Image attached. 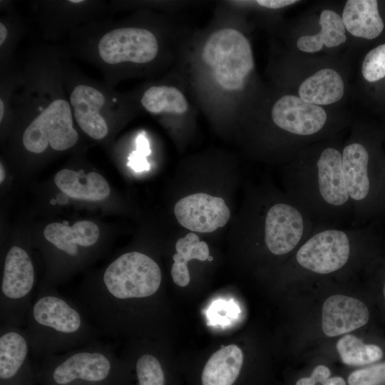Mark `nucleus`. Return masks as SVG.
Here are the masks:
<instances>
[{"label":"nucleus","instance_id":"obj_1","mask_svg":"<svg viewBox=\"0 0 385 385\" xmlns=\"http://www.w3.org/2000/svg\"><path fill=\"white\" fill-rule=\"evenodd\" d=\"M220 5L207 26L184 36L175 69L199 111L215 123H232L242 112L255 59L236 13Z\"/></svg>","mask_w":385,"mask_h":385},{"label":"nucleus","instance_id":"obj_2","mask_svg":"<svg viewBox=\"0 0 385 385\" xmlns=\"http://www.w3.org/2000/svg\"><path fill=\"white\" fill-rule=\"evenodd\" d=\"M167 12L137 10L114 21L96 20L74 29L63 52L96 66L113 87L131 78H154L174 64L188 32Z\"/></svg>","mask_w":385,"mask_h":385},{"label":"nucleus","instance_id":"obj_3","mask_svg":"<svg viewBox=\"0 0 385 385\" xmlns=\"http://www.w3.org/2000/svg\"><path fill=\"white\" fill-rule=\"evenodd\" d=\"M63 58L61 48L41 46L22 65L14 61L1 69L0 123L9 117L24 120L21 143L34 154L48 148L65 151L78 141L63 81Z\"/></svg>","mask_w":385,"mask_h":385},{"label":"nucleus","instance_id":"obj_4","mask_svg":"<svg viewBox=\"0 0 385 385\" xmlns=\"http://www.w3.org/2000/svg\"><path fill=\"white\" fill-rule=\"evenodd\" d=\"M162 273L158 263L143 252H125L113 260L78 294L82 309L103 336L130 333L131 304L158 292Z\"/></svg>","mask_w":385,"mask_h":385},{"label":"nucleus","instance_id":"obj_5","mask_svg":"<svg viewBox=\"0 0 385 385\" xmlns=\"http://www.w3.org/2000/svg\"><path fill=\"white\" fill-rule=\"evenodd\" d=\"M296 160L285 174L287 194L316 226H352L353 212L342 166V151L324 147Z\"/></svg>","mask_w":385,"mask_h":385},{"label":"nucleus","instance_id":"obj_6","mask_svg":"<svg viewBox=\"0 0 385 385\" xmlns=\"http://www.w3.org/2000/svg\"><path fill=\"white\" fill-rule=\"evenodd\" d=\"M24 329L31 354L38 360L91 344L102 336L82 307L55 289H39Z\"/></svg>","mask_w":385,"mask_h":385},{"label":"nucleus","instance_id":"obj_7","mask_svg":"<svg viewBox=\"0 0 385 385\" xmlns=\"http://www.w3.org/2000/svg\"><path fill=\"white\" fill-rule=\"evenodd\" d=\"M62 76L74 121L93 140L105 139L113 122L141 112L129 93H120L105 81L88 78L64 53Z\"/></svg>","mask_w":385,"mask_h":385},{"label":"nucleus","instance_id":"obj_8","mask_svg":"<svg viewBox=\"0 0 385 385\" xmlns=\"http://www.w3.org/2000/svg\"><path fill=\"white\" fill-rule=\"evenodd\" d=\"M35 369L39 385H123L126 372L125 363L99 341L46 356Z\"/></svg>","mask_w":385,"mask_h":385},{"label":"nucleus","instance_id":"obj_9","mask_svg":"<svg viewBox=\"0 0 385 385\" xmlns=\"http://www.w3.org/2000/svg\"><path fill=\"white\" fill-rule=\"evenodd\" d=\"M371 232L361 226H317L296 250L294 262L300 269L317 274H329L343 269L356 246Z\"/></svg>","mask_w":385,"mask_h":385},{"label":"nucleus","instance_id":"obj_10","mask_svg":"<svg viewBox=\"0 0 385 385\" xmlns=\"http://www.w3.org/2000/svg\"><path fill=\"white\" fill-rule=\"evenodd\" d=\"M140 110L173 126L191 123L197 108L175 69L129 93Z\"/></svg>","mask_w":385,"mask_h":385},{"label":"nucleus","instance_id":"obj_11","mask_svg":"<svg viewBox=\"0 0 385 385\" xmlns=\"http://www.w3.org/2000/svg\"><path fill=\"white\" fill-rule=\"evenodd\" d=\"M34 285L35 271L30 255L19 246H12L4 258L1 281V324L26 326Z\"/></svg>","mask_w":385,"mask_h":385},{"label":"nucleus","instance_id":"obj_12","mask_svg":"<svg viewBox=\"0 0 385 385\" xmlns=\"http://www.w3.org/2000/svg\"><path fill=\"white\" fill-rule=\"evenodd\" d=\"M43 38L55 40L78 26L100 19L108 9L99 1H43L34 4Z\"/></svg>","mask_w":385,"mask_h":385},{"label":"nucleus","instance_id":"obj_13","mask_svg":"<svg viewBox=\"0 0 385 385\" xmlns=\"http://www.w3.org/2000/svg\"><path fill=\"white\" fill-rule=\"evenodd\" d=\"M30 355L25 329L1 324L0 385H36V369Z\"/></svg>","mask_w":385,"mask_h":385},{"label":"nucleus","instance_id":"obj_14","mask_svg":"<svg viewBox=\"0 0 385 385\" xmlns=\"http://www.w3.org/2000/svg\"><path fill=\"white\" fill-rule=\"evenodd\" d=\"M270 117L278 129L299 137L319 133L327 122V113L321 106L294 95H284L277 100L272 107Z\"/></svg>","mask_w":385,"mask_h":385},{"label":"nucleus","instance_id":"obj_15","mask_svg":"<svg viewBox=\"0 0 385 385\" xmlns=\"http://www.w3.org/2000/svg\"><path fill=\"white\" fill-rule=\"evenodd\" d=\"M175 216L185 228L198 232H211L225 226L230 211L225 200L198 192L179 200L174 206Z\"/></svg>","mask_w":385,"mask_h":385},{"label":"nucleus","instance_id":"obj_16","mask_svg":"<svg viewBox=\"0 0 385 385\" xmlns=\"http://www.w3.org/2000/svg\"><path fill=\"white\" fill-rule=\"evenodd\" d=\"M369 311L361 301L342 294L328 297L322 307V327L327 337L342 335L365 325Z\"/></svg>","mask_w":385,"mask_h":385},{"label":"nucleus","instance_id":"obj_17","mask_svg":"<svg viewBox=\"0 0 385 385\" xmlns=\"http://www.w3.org/2000/svg\"><path fill=\"white\" fill-rule=\"evenodd\" d=\"M99 235L98 227L88 220L78 221L71 227L53 222L43 230L45 239L61 253L71 259L79 257V247L88 248L95 245Z\"/></svg>","mask_w":385,"mask_h":385},{"label":"nucleus","instance_id":"obj_18","mask_svg":"<svg viewBox=\"0 0 385 385\" xmlns=\"http://www.w3.org/2000/svg\"><path fill=\"white\" fill-rule=\"evenodd\" d=\"M56 186L68 196L78 200L98 201L111 192L106 180L96 172L62 169L54 177Z\"/></svg>","mask_w":385,"mask_h":385},{"label":"nucleus","instance_id":"obj_19","mask_svg":"<svg viewBox=\"0 0 385 385\" xmlns=\"http://www.w3.org/2000/svg\"><path fill=\"white\" fill-rule=\"evenodd\" d=\"M342 19L351 34L366 39L379 36L384 26L376 0H348Z\"/></svg>","mask_w":385,"mask_h":385},{"label":"nucleus","instance_id":"obj_20","mask_svg":"<svg viewBox=\"0 0 385 385\" xmlns=\"http://www.w3.org/2000/svg\"><path fill=\"white\" fill-rule=\"evenodd\" d=\"M243 363V353L235 344L223 346L207 360L202 374V385H232Z\"/></svg>","mask_w":385,"mask_h":385},{"label":"nucleus","instance_id":"obj_21","mask_svg":"<svg viewBox=\"0 0 385 385\" xmlns=\"http://www.w3.org/2000/svg\"><path fill=\"white\" fill-rule=\"evenodd\" d=\"M344 86L334 70L322 69L305 79L299 88V98L314 105H329L342 98Z\"/></svg>","mask_w":385,"mask_h":385},{"label":"nucleus","instance_id":"obj_22","mask_svg":"<svg viewBox=\"0 0 385 385\" xmlns=\"http://www.w3.org/2000/svg\"><path fill=\"white\" fill-rule=\"evenodd\" d=\"M319 24L321 31L314 35L302 36L297 40V45L304 52L319 51L323 45L328 48L337 46L346 40V29L342 17L334 11L323 10Z\"/></svg>","mask_w":385,"mask_h":385},{"label":"nucleus","instance_id":"obj_23","mask_svg":"<svg viewBox=\"0 0 385 385\" xmlns=\"http://www.w3.org/2000/svg\"><path fill=\"white\" fill-rule=\"evenodd\" d=\"M176 253L173 256V264L171 276L175 284L180 287L187 286L190 280L187 262L192 259L205 261L210 257L207 244L200 241L194 232H190L179 238L175 243Z\"/></svg>","mask_w":385,"mask_h":385},{"label":"nucleus","instance_id":"obj_24","mask_svg":"<svg viewBox=\"0 0 385 385\" xmlns=\"http://www.w3.org/2000/svg\"><path fill=\"white\" fill-rule=\"evenodd\" d=\"M337 349L344 364L361 366L380 360L383 351L375 344H366L354 335L347 334L339 339Z\"/></svg>","mask_w":385,"mask_h":385},{"label":"nucleus","instance_id":"obj_25","mask_svg":"<svg viewBox=\"0 0 385 385\" xmlns=\"http://www.w3.org/2000/svg\"><path fill=\"white\" fill-rule=\"evenodd\" d=\"M25 32L20 17L12 8H7L6 14L0 20V65L1 68L10 64L14 59V52Z\"/></svg>","mask_w":385,"mask_h":385},{"label":"nucleus","instance_id":"obj_26","mask_svg":"<svg viewBox=\"0 0 385 385\" xmlns=\"http://www.w3.org/2000/svg\"><path fill=\"white\" fill-rule=\"evenodd\" d=\"M140 353L132 364L138 385H165V374L159 359L152 352Z\"/></svg>","mask_w":385,"mask_h":385},{"label":"nucleus","instance_id":"obj_27","mask_svg":"<svg viewBox=\"0 0 385 385\" xmlns=\"http://www.w3.org/2000/svg\"><path fill=\"white\" fill-rule=\"evenodd\" d=\"M361 73L364 79L371 83L385 78V43L371 49L366 55Z\"/></svg>","mask_w":385,"mask_h":385},{"label":"nucleus","instance_id":"obj_28","mask_svg":"<svg viewBox=\"0 0 385 385\" xmlns=\"http://www.w3.org/2000/svg\"><path fill=\"white\" fill-rule=\"evenodd\" d=\"M349 385H381L385 384V362L353 371Z\"/></svg>","mask_w":385,"mask_h":385},{"label":"nucleus","instance_id":"obj_29","mask_svg":"<svg viewBox=\"0 0 385 385\" xmlns=\"http://www.w3.org/2000/svg\"><path fill=\"white\" fill-rule=\"evenodd\" d=\"M329 369L324 365H318L313 370L309 377L299 379L295 385H346L340 376L330 377Z\"/></svg>","mask_w":385,"mask_h":385},{"label":"nucleus","instance_id":"obj_30","mask_svg":"<svg viewBox=\"0 0 385 385\" xmlns=\"http://www.w3.org/2000/svg\"><path fill=\"white\" fill-rule=\"evenodd\" d=\"M135 144L136 150L130 155L128 165L135 172L148 170L150 165L145 157L150 153L148 141L144 135L140 134L136 138Z\"/></svg>","mask_w":385,"mask_h":385},{"label":"nucleus","instance_id":"obj_31","mask_svg":"<svg viewBox=\"0 0 385 385\" xmlns=\"http://www.w3.org/2000/svg\"><path fill=\"white\" fill-rule=\"evenodd\" d=\"M295 0H257L255 3L264 8L277 9L296 3Z\"/></svg>","mask_w":385,"mask_h":385},{"label":"nucleus","instance_id":"obj_32","mask_svg":"<svg viewBox=\"0 0 385 385\" xmlns=\"http://www.w3.org/2000/svg\"><path fill=\"white\" fill-rule=\"evenodd\" d=\"M5 178V171L2 163L0 164V183H1Z\"/></svg>","mask_w":385,"mask_h":385},{"label":"nucleus","instance_id":"obj_33","mask_svg":"<svg viewBox=\"0 0 385 385\" xmlns=\"http://www.w3.org/2000/svg\"><path fill=\"white\" fill-rule=\"evenodd\" d=\"M383 207H385V178H384V183L382 202H381V208Z\"/></svg>","mask_w":385,"mask_h":385},{"label":"nucleus","instance_id":"obj_34","mask_svg":"<svg viewBox=\"0 0 385 385\" xmlns=\"http://www.w3.org/2000/svg\"><path fill=\"white\" fill-rule=\"evenodd\" d=\"M383 294H384V299H385V282H384V287H383Z\"/></svg>","mask_w":385,"mask_h":385},{"label":"nucleus","instance_id":"obj_35","mask_svg":"<svg viewBox=\"0 0 385 385\" xmlns=\"http://www.w3.org/2000/svg\"><path fill=\"white\" fill-rule=\"evenodd\" d=\"M207 260L211 261V260H212V257L210 256Z\"/></svg>","mask_w":385,"mask_h":385}]
</instances>
